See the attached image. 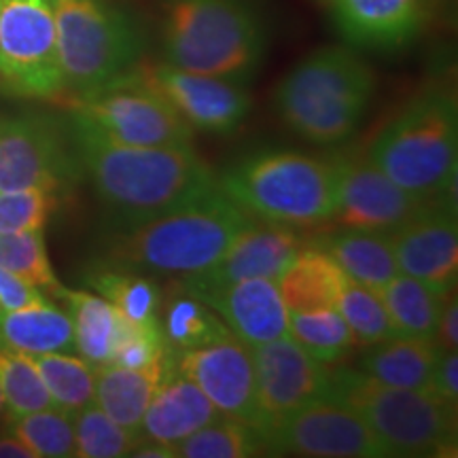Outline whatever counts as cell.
<instances>
[{
    "mask_svg": "<svg viewBox=\"0 0 458 458\" xmlns=\"http://www.w3.org/2000/svg\"><path fill=\"white\" fill-rule=\"evenodd\" d=\"M68 125L83 174L117 229L139 225L216 187L210 165L191 147L122 145L74 108Z\"/></svg>",
    "mask_w": 458,
    "mask_h": 458,
    "instance_id": "obj_1",
    "label": "cell"
},
{
    "mask_svg": "<svg viewBox=\"0 0 458 458\" xmlns=\"http://www.w3.org/2000/svg\"><path fill=\"white\" fill-rule=\"evenodd\" d=\"M249 225L250 215L216 185L168 213L117 229L108 257L119 270L185 278L213 266Z\"/></svg>",
    "mask_w": 458,
    "mask_h": 458,
    "instance_id": "obj_2",
    "label": "cell"
},
{
    "mask_svg": "<svg viewBox=\"0 0 458 458\" xmlns=\"http://www.w3.org/2000/svg\"><path fill=\"white\" fill-rule=\"evenodd\" d=\"M376 72L351 45L314 49L274 89L283 122L314 145L348 140L368 114Z\"/></svg>",
    "mask_w": 458,
    "mask_h": 458,
    "instance_id": "obj_3",
    "label": "cell"
},
{
    "mask_svg": "<svg viewBox=\"0 0 458 458\" xmlns=\"http://www.w3.org/2000/svg\"><path fill=\"white\" fill-rule=\"evenodd\" d=\"M266 49V24L250 0H162V51L172 66L246 83Z\"/></svg>",
    "mask_w": 458,
    "mask_h": 458,
    "instance_id": "obj_4",
    "label": "cell"
},
{
    "mask_svg": "<svg viewBox=\"0 0 458 458\" xmlns=\"http://www.w3.org/2000/svg\"><path fill=\"white\" fill-rule=\"evenodd\" d=\"M368 156L388 179L427 199L454 196L458 108L454 91L428 85L376 134Z\"/></svg>",
    "mask_w": 458,
    "mask_h": 458,
    "instance_id": "obj_5",
    "label": "cell"
},
{
    "mask_svg": "<svg viewBox=\"0 0 458 458\" xmlns=\"http://www.w3.org/2000/svg\"><path fill=\"white\" fill-rule=\"evenodd\" d=\"M216 185L246 215L267 223L312 227L335 215L334 164L306 153L259 151L232 165Z\"/></svg>",
    "mask_w": 458,
    "mask_h": 458,
    "instance_id": "obj_6",
    "label": "cell"
},
{
    "mask_svg": "<svg viewBox=\"0 0 458 458\" xmlns=\"http://www.w3.org/2000/svg\"><path fill=\"white\" fill-rule=\"evenodd\" d=\"M327 399L363 418L386 456H445L454 450L456 408L431 388L388 386L359 369H337Z\"/></svg>",
    "mask_w": 458,
    "mask_h": 458,
    "instance_id": "obj_7",
    "label": "cell"
},
{
    "mask_svg": "<svg viewBox=\"0 0 458 458\" xmlns=\"http://www.w3.org/2000/svg\"><path fill=\"white\" fill-rule=\"evenodd\" d=\"M57 57L66 98L74 105L140 64L136 21L108 0H54Z\"/></svg>",
    "mask_w": 458,
    "mask_h": 458,
    "instance_id": "obj_8",
    "label": "cell"
},
{
    "mask_svg": "<svg viewBox=\"0 0 458 458\" xmlns=\"http://www.w3.org/2000/svg\"><path fill=\"white\" fill-rule=\"evenodd\" d=\"M0 91L21 100H66L49 0H4L0 15Z\"/></svg>",
    "mask_w": 458,
    "mask_h": 458,
    "instance_id": "obj_9",
    "label": "cell"
},
{
    "mask_svg": "<svg viewBox=\"0 0 458 458\" xmlns=\"http://www.w3.org/2000/svg\"><path fill=\"white\" fill-rule=\"evenodd\" d=\"M83 176L71 125L55 114H0V191L47 189L60 196Z\"/></svg>",
    "mask_w": 458,
    "mask_h": 458,
    "instance_id": "obj_10",
    "label": "cell"
},
{
    "mask_svg": "<svg viewBox=\"0 0 458 458\" xmlns=\"http://www.w3.org/2000/svg\"><path fill=\"white\" fill-rule=\"evenodd\" d=\"M71 106L122 145L191 147L196 131L134 71Z\"/></svg>",
    "mask_w": 458,
    "mask_h": 458,
    "instance_id": "obj_11",
    "label": "cell"
},
{
    "mask_svg": "<svg viewBox=\"0 0 458 458\" xmlns=\"http://www.w3.org/2000/svg\"><path fill=\"white\" fill-rule=\"evenodd\" d=\"M263 454L380 458L386 450L363 418L334 399H320L259 431Z\"/></svg>",
    "mask_w": 458,
    "mask_h": 458,
    "instance_id": "obj_12",
    "label": "cell"
},
{
    "mask_svg": "<svg viewBox=\"0 0 458 458\" xmlns=\"http://www.w3.org/2000/svg\"><path fill=\"white\" fill-rule=\"evenodd\" d=\"M134 72L193 130L221 136L232 134L253 108V98L244 89V83L232 79L182 71L164 60L156 64H139Z\"/></svg>",
    "mask_w": 458,
    "mask_h": 458,
    "instance_id": "obj_13",
    "label": "cell"
},
{
    "mask_svg": "<svg viewBox=\"0 0 458 458\" xmlns=\"http://www.w3.org/2000/svg\"><path fill=\"white\" fill-rule=\"evenodd\" d=\"M255 368V393L259 425L257 431L276 425L314 401L327 399L331 371L310 357L291 335L250 348Z\"/></svg>",
    "mask_w": 458,
    "mask_h": 458,
    "instance_id": "obj_14",
    "label": "cell"
},
{
    "mask_svg": "<svg viewBox=\"0 0 458 458\" xmlns=\"http://www.w3.org/2000/svg\"><path fill=\"white\" fill-rule=\"evenodd\" d=\"M331 164L337 181L334 219L344 229L391 233L427 204L388 179L368 153H335Z\"/></svg>",
    "mask_w": 458,
    "mask_h": 458,
    "instance_id": "obj_15",
    "label": "cell"
},
{
    "mask_svg": "<svg viewBox=\"0 0 458 458\" xmlns=\"http://www.w3.org/2000/svg\"><path fill=\"white\" fill-rule=\"evenodd\" d=\"M391 246L399 272L450 295L458 276V225L454 196L431 199L414 216L394 227Z\"/></svg>",
    "mask_w": 458,
    "mask_h": 458,
    "instance_id": "obj_16",
    "label": "cell"
},
{
    "mask_svg": "<svg viewBox=\"0 0 458 458\" xmlns=\"http://www.w3.org/2000/svg\"><path fill=\"white\" fill-rule=\"evenodd\" d=\"M174 368L199 386L223 418L259 425L253 354L244 342L227 334L208 346L170 354Z\"/></svg>",
    "mask_w": 458,
    "mask_h": 458,
    "instance_id": "obj_17",
    "label": "cell"
},
{
    "mask_svg": "<svg viewBox=\"0 0 458 458\" xmlns=\"http://www.w3.org/2000/svg\"><path fill=\"white\" fill-rule=\"evenodd\" d=\"M182 291L213 308L219 318L249 348L289 335V310L276 280L249 278L225 284H187Z\"/></svg>",
    "mask_w": 458,
    "mask_h": 458,
    "instance_id": "obj_18",
    "label": "cell"
},
{
    "mask_svg": "<svg viewBox=\"0 0 458 458\" xmlns=\"http://www.w3.org/2000/svg\"><path fill=\"white\" fill-rule=\"evenodd\" d=\"M308 246V240L295 227L267 223L249 225L229 244V249L204 272L181 278L187 284H225L236 280L267 278L276 280L289 270Z\"/></svg>",
    "mask_w": 458,
    "mask_h": 458,
    "instance_id": "obj_19",
    "label": "cell"
},
{
    "mask_svg": "<svg viewBox=\"0 0 458 458\" xmlns=\"http://www.w3.org/2000/svg\"><path fill=\"white\" fill-rule=\"evenodd\" d=\"M329 11L352 49L399 51L428 26L427 0H334Z\"/></svg>",
    "mask_w": 458,
    "mask_h": 458,
    "instance_id": "obj_20",
    "label": "cell"
},
{
    "mask_svg": "<svg viewBox=\"0 0 458 458\" xmlns=\"http://www.w3.org/2000/svg\"><path fill=\"white\" fill-rule=\"evenodd\" d=\"M219 418L223 416L213 401L187 376H182L168 357V368L142 418L140 433L148 439L172 445Z\"/></svg>",
    "mask_w": 458,
    "mask_h": 458,
    "instance_id": "obj_21",
    "label": "cell"
},
{
    "mask_svg": "<svg viewBox=\"0 0 458 458\" xmlns=\"http://www.w3.org/2000/svg\"><path fill=\"white\" fill-rule=\"evenodd\" d=\"M168 357L170 352L153 360L151 365L136 369L119 368V365L96 368L94 403L114 422L140 433L142 418L168 368Z\"/></svg>",
    "mask_w": 458,
    "mask_h": 458,
    "instance_id": "obj_22",
    "label": "cell"
},
{
    "mask_svg": "<svg viewBox=\"0 0 458 458\" xmlns=\"http://www.w3.org/2000/svg\"><path fill=\"white\" fill-rule=\"evenodd\" d=\"M439 354L442 348L431 337L394 335L365 346L354 369L388 386L431 388Z\"/></svg>",
    "mask_w": 458,
    "mask_h": 458,
    "instance_id": "obj_23",
    "label": "cell"
},
{
    "mask_svg": "<svg viewBox=\"0 0 458 458\" xmlns=\"http://www.w3.org/2000/svg\"><path fill=\"white\" fill-rule=\"evenodd\" d=\"M60 300L72 320L74 351L94 368L111 365L119 342L130 327V320L111 301L88 291H62Z\"/></svg>",
    "mask_w": 458,
    "mask_h": 458,
    "instance_id": "obj_24",
    "label": "cell"
},
{
    "mask_svg": "<svg viewBox=\"0 0 458 458\" xmlns=\"http://www.w3.org/2000/svg\"><path fill=\"white\" fill-rule=\"evenodd\" d=\"M314 246L327 253L348 278L374 291L385 289L399 274L391 238L385 232L340 229Z\"/></svg>",
    "mask_w": 458,
    "mask_h": 458,
    "instance_id": "obj_25",
    "label": "cell"
},
{
    "mask_svg": "<svg viewBox=\"0 0 458 458\" xmlns=\"http://www.w3.org/2000/svg\"><path fill=\"white\" fill-rule=\"evenodd\" d=\"M0 346L26 354L72 352V320L49 300L0 312Z\"/></svg>",
    "mask_w": 458,
    "mask_h": 458,
    "instance_id": "obj_26",
    "label": "cell"
},
{
    "mask_svg": "<svg viewBox=\"0 0 458 458\" xmlns=\"http://www.w3.org/2000/svg\"><path fill=\"white\" fill-rule=\"evenodd\" d=\"M346 274L317 246H306L278 278V291L289 312L335 308V297Z\"/></svg>",
    "mask_w": 458,
    "mask_h": 458,
    "instance_id": "obj_27",
    "label": "cell"
},
{
    "mask_svg": "<svg viewBox=\"0 0 458 458\" xmlns=\"http://www.w3.org/2000/svg\"><path fill=\"white\" fill-rule=\"evenodd\" d=\"M377 293L385 301L394 335L435 340L439 312L448 295L435 293L422 280L401 272Z\"/></svg>",
    "mask_w": 458,
    "mask_h": 458,
    "instance_id": "obj_28",
    "label": "cell"
},
{
    "mask_svg": "<svg viewBox=\"0 0 458 458\" xmlns=\"http://www.w3.org/2000/svg\"><path fill=\"white\" fill-rule=\"evenodd\" d=\"M159 329L170 354L196 351L229 334L227 325L213 308L185 291L168 301L159 320Z\"/></svg>",
    "mask_w": 458,
    "mask_h": 458,
    "instance_id": "obj_29",
    "label": "cell"
},
{
    "mask_svg": "<svg viewBox=\"0 0 458 458\" xmlns=\"http://www.w3.org/2000/svg\"><path fill=\"white\" fill-rule=\"evenodd\" d=\"M55 408L77 414L96 399V368L71 352L30 354Z\"/></svg>",
    "mask_w": 458,
    "mask_h": 458,
    "instance_id": "obj_30",
    "label": "cell"
},
{
    "mask_svg": "<svg viewBox=\"0 0 458 458\" xmlns=\"http://www.w3.org/2000/svg\"><path fill=\"white\" fill-rule=\"evenodd\" d=\"M289 335L318 363H340L354 344L352 331L337 312V308H323L312 312H289Z\"/></svg>",
    "mask_w": 458,
    "mask_h": 458,
    "instance_id": "obj_31",
    "label": "cell"
},
{
    "mask_svg": "<svg viewBox=\"0 0 458 458\" xmlns=\"http://www.w3.org/2000/svg\"><path fill=\"white\" fill-rule=\"evenodd\" d=\"M170 448L174 458H249L263 454L259 431L232 418H219Z\"/></svg>",
    "mask_w": 458,
    "mask_h": 458,
    "instance_id": "obj_32",
    "label": "cell"
},
{
    "mask_svg": "<svg viewBox=\"0 0 458 458\" xmlns=\"http://www.w3.org/2000/svg\"><path fill=\"white\" fill-rule=\"evenodd\" d=\"M88 283L130 323L147 325L159 320L157 312L162 306V295L156 283L142 276L140 272L102 270L91 274Z\"/></svg>",
    "mask_w": 458,
    "mask_h": 458,
    "instance_id": "obj_33",
    "label": "cell"
},
{
    "mask_svg": "<svg viewBox=\"0 0 458 458\" xmlns=\"http://www.w3.org/2000/svg\"><path fill=\"white\" fill-rule=\"evenodd\" d=\"M0 267L57 300L64 291L51 267L43 232H0Z\"/></svg>",
    "mask_w": 458,
    "mask_h": 458,
    "instance_id": "obj_34",
    "label": "cell"
},
{
    "mask_svg": "<svg viewBox=\"0 0 458 458\" xmlns=\"http://www.w3.org/2000/svg\"><path fill=\"white\" fill-rule=\"evenodd\" d=\"M335 308L352 331L357 346H371L394 337L386 306L377 291L344 276L335 297Z\"/></svg>",
    "mask_w": 458,
    "mask_h": 458,
    "instance_id": "obj_35",
    "label": "cell"
},
{
    "mask_svg": "<svg viewBox=\"0 0 458 458\" xmlns=\"http://www.w3.org/2000/svg\"><path fill=\"white\" fill-rule=\"evenodd\" d=\"M72 427L79 458L130 456L142 437V433H134L114 422L96 403H89L88 408L72 414Z\"/></svg>",
    "mask_w": 458,
    "mask_h": 458,
    "instance_id": "obj_36",
    "label": "cell"
},
{
    "mask_svg": "<svg viewBox=\"0 0 458 458\" xmlns=\"http://www.w3.org/2000/svg\"><path fill=\"white\" fill-rule=\"evenodd\" d=\"M9 420L11 433L17 435L37 458L77 456L72 416L64 410L51 405V408L9 418Z\"/></svg>",
    "mask_w": 458,
    "mask_h": 458,
    "instance_id": "obj_37",
    "label": "cell"
},
{
    "mask_svg": "<svg viewBox=\"0 0 458 458\" xmlns=\"http://www.w3.org/2000/svg\"><path fill=\"white\" fill-rule=\"evenodd\" d=\"M0 391H3L9 418L54 405L30 354L11 351L7 346H0Z\"/></svg>",
    "mask_w": 458,
    "mask_h": 458,
    "instance_id": "obj_38",
    "label": "cell"
},
{
    "mask_svg": "<svg viewBox=\"0 0 458 458\" xmlns=\"http://www.w3.org/2000/svg\"><path fill=\"white\" fill-rule=\"evenodd\" d=\"M57 208V193L47 189L0 191V232H43Z\"/></svg>",
    "mask_w": 458,
    "mask_h": 458,
    "instance_id": "obj_39",
    "label": "cell"
},
{
    "mask_svg": "<svg viewBox=\"0 0 458 458\" xmlns=\"http://www.w3.org/2000/svg\"><path fill=\"white\" fill-rule=\"evenodd\" d=\"M43 300L47 297L37 286L0 267V312L17 310V308L32 306Z\"/></svg>",
    "mask_w": 458,
    "mask_h": 458,
    "instance_id": "obj_40",
    "label": "cell"
},
{
    "mask_svg": "<svg viewBox=\"0 0 458 458\" xmlns=\"http://www.w3.org/2000/svg\"><path fill=\"white\" fill-rule=\"evenodd\" d=\"M431 391L442 397L445 403H458V357L456 351H445L439 354L437 365L433 369Z\"/></svg>",
    "mask_w": 458,
    "mask_h": 458,
    "instance_id": "obj_41",
    "label": "cell"
},
{
    "mask_svg": "<svg viewBox=\"0 0 458 458\" xmlns=\"http://www.w3.org/2000/svg\"><path fill=\"white\" fill-rule=\"evenodd\" d=\"M435 342L437 346L442 348V352L445 351H456L458 344V300L454 295V291L445 297L442 312H439V320H437V329H435Z\"/></svg>",
    "mask_w": 458,
    "mask_h": 458,
    "instance_id": "obj_42",
    "label": "cell"
},
{
    "mask_svg": "<svg viewBox=\"0 0 458 458\" xmlns=\"http://www.w3.org/2000/svg\"><path fill=\"white\" fill-rule=\"evenodd\" d=\"M0 458H37L34 452L13 433L0 435Z\"/></svg>",
    "mask_w": 458,
    "mask_h": 458,
    "instance_id": "obj_43",
    "label": "cell"
},
{
    "mask_svg": "<svg viewBox=\"0 0 458 458\" xmlns=\"http://www.w3.org/2000/svg\"><path fill=\"white\" fill-rule=\"evenodd\" d=\"M427 7H428V24H431L433 20L448 21L452 13H454L456 0H427Z\"/></svg>",
    "mask_w": 458,
    "mask_h": 458,
    "instance_id": "obj_44",
    "label": "cell"
},
{
    "mask_svg": "<svg viewBox=\"0 0 458 458\" xmlns=\"http://www.w3.org/2000/svg\"><path fill=\"white\" fill-rule=\"evenodd\" d=\"M9 416V411H7V405H4V397H3V391H0V422L4 420V418Z\"/></svg>",
    "mask_w": 458,
    "mask_h": 458,
    "instance_id": "obj_45",
    "label": "cell"
},
{
    "mask_svg": "<svg viewBox=\"0 0 458 458\" xmlns=\"http://www.w3.org/2000/svg\"><path fill=\"white\" fill-rule=\"evenodd\" d=\"M317 3L320 4V7H331V3H334V0H317Z\"/></svg>",
    "mask_w": 458,
    "mask_h": 458,
    "instance_id": "obj_46",
    "label": "cell"
},
{
    "mask_svg": "<svg viewBox=\"0 0 458 458\" xmlns=\"http://www.w3.org/2000/svg\"><path fill=\"white\" fill-rule=\"evenodd\" d=\"M3 4H4V0H0V15H3Z\"/></svg>",
    "mask_w": 458,
    "mask_h": 458,
    "instance_id": "obj_47",
    "label": "cell"
},
{
    "mask_svg": "<svg viewBox=\"0 0 458 458\" xmlns=\"http://www.w3.org/2000/svg\"><path fill=\"white\" fill-rule=\"evenodd\" d=\"M49 3H54V0H49Z\"/></svg>",
    "mask_w": 458,
    "mask_h": 458,
    "instance_id": "obj_48",
    "label": "cell"
}]
</instances>
